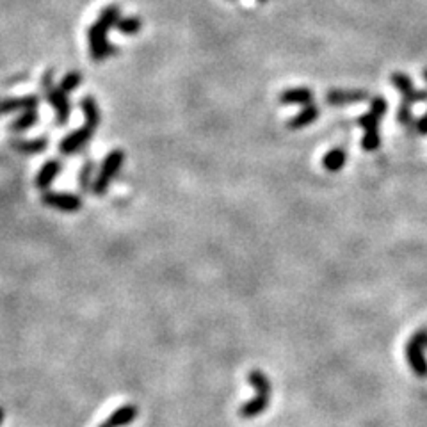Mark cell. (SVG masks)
Listing matches in <instances>:
<instances>
[{
	"label": "cell",
	"mask_w": 427,
	"mask_h": 427,
	"mask_svg": "<svg viewBox=\"0 0 427 427\" xmlns=\"http://www.w3.org/2000/svg\"><path fill=\"white\" fill-rule=\"evenodd\" d=\"M362 146L363 150L367 152H374L381 146V137H380V132H365L363 135V141H362Z\"/></svg>",
	"instance_id": "cell-21"
},
{
	"label": "cell",
	"mask_w": 427,
	"mask_h": 427,
	"mask_svg": "<svg viewBox=\"0 0 427 427\" xmlns=\"http://www.w3.org/2000/svg\"><path fill=\"white\" fill-rule=\"evenodd\" d=\"M80 75L79 73H75V71H71V73H68L65 77V79H62V82L59 84V87H62V89H65L66 93H70V91H75V89H77V87L80 86Z\"/></svg>",
	"instance_id": "cell-23"
},
{
	"label": "cell",
	"mask_w": 427,
	"mask_h": 427,
	"mask_svg": "<svg viewBox=\"0 0 427 427\" xmlns=\"http://www.w3.org/2000/svg\"><path fill=\"white\" fill-rule=\"evenodd\" d=\"M40 104V98L36 95L22 96V98H4L0 100V114H9L14 111H29L36 109Z\"/></svg>",
	"instance_id": "cell-8"
},
{
	"label": "cell",
	"mask_w": 427,
	"mask_h": 427,
	"mask_svg": "<svg viewBox=\"0 0 427 427\" xmlns=\"http://www.w3.org/2000/svg\"><path fill=\"white\" fill-rule=\"evenodd\" d=\"M91 174H93V162L87 161L82 166V170H80V174H79V183L82 191L91 187Z\"/></svg>",
	"instance_id": "cell-22"
},
{
	"label": "cell",
	"mask_w": 427,
	"mask_h": 427,
	"mask_svg": "<svg viewBox=\"0 0 427 427\" xmlns=\"http://www.w3.org/2000/svg\"><path fill=\"white\" fill-rule=\"evenodd\" d=\"M279 102L285 105H312L314 104V91L306 87H294L279 95Z\"/></svg>",
	"instance_id": "cell-9"
},
{
	"label": "cell",
	"mask_w": 427,
	"mask_h": 427,
	"mask_svg": "<svg viewBox=\"0 0 427 427\" xmlns=\"http://www.w3.org/2000/svg\"><path fill=\"white\" fill-rule=\"evenodd\" d=\"M397 122L401 123V125H406V127H410L411 123H413V114H411V104L402 100V104L399 105V109H397Z\"/></svg>",
	"instance_id": "cell-20"
},
{
	"label": "cell",
	"mask_w": 427,
	"mask_h": 427,
	"mask_svg": "<svg viewBox=\"0 0 427 427\" xmlns=\"http://www.w3.org/2000/svg\"><path fill=\"white\" fill-rule=\"evenodd\" d=\"M367 100H369V93L363 89H332L326 93V104L333 105V107L362 104Z\"/></svg>",
	"instance_id": "cell-7"
},
{
	"label": "cell",
	"mask_w": 427,
	"mask_h": 427,
	"mask_svg": "<svg viewBox=\"0 0 427 427\" xmlns=\"http://www.w3.org/2000/svg\"><path fill=\"white\" fill-rule=\"evenodd\" d=\"M269 399L270 397L257 393L251 401H248L246 404L240 406L239 415L242 417V419H255V417H258V415H262L267 410V406H269Z\"/></svg>",
	"instance_id": "cell-11"
},
{
	"label": "cell",
	"mask_w": 427,
	"mask_h": 427,
	"mask_svg": "<svg viewBox=\"0 0 427 427\" xmlns=\"http://www.w3.org/2000/svg\"><path fill=\"white\" fill-rule=\"evenodd\" d=\"M2 420H4V411H2V408H0V424H2Z\"/></svg>",
	"instance_id": "cell-26"
},
{
	"label": "cell",
	"mask_w": 427,
	"mask_h": 427,
	"mask_svg": "<svg viewBox=\"0 0 427 427\" xmlns=\"http://www.w3.org/2000/svg\"><path fill=\"white\" fill-rule=\"evenodd\" d=\"M319 114H321V111H319L317 105H306L305 109L301 111L297 116H294L290 122H288V128L290 130H297V128H303L306 127V125H310V123H314L319 119Z\"/></svg>",
	"instance_id": "cell-13"
},
{
	"label": "cell",
	"mask_w": 427,
	"mask_h": 427,
	"mask_svg": "<svg viewBox=\"0 0 427 427\" xmlns=\"http://www.w3.org/2000/svg\"><path fill=\"white\" fill-rule=\"evenodd\" d=\"M422 75H424V79L427 80V68H426V70H424V73H422Z\"/></svg>",
	"instance_id": "cell-28"
},
{
	"label": "cell",
	"mask_w": 427,
	"mask_h": 427,
	"mask_svg": "<svg viewBox=\"0 0 427 427\" xmlns=\"http://www.w3.org/2000/svg\"><path fill=\"white\" fill-rule=\"evenodd\" d=\"M62 170V164L59 161H48L45 162L43 168L40 170L38 176H36V187L38 189H48L52 185L54 180L59 176Z\"/></svg>",
	"instance_id": "cell-10"
},
{
	"label": "cell",
	"mask_w": 427,
	"mask_h": 427,
	"mask_svg": "<svg viewBox=\"0 0 427 427\" xmlns=\"http://www.w3.org/2000/svg\"><path fill=\"white\" fill-rule=\"evenodd\" d=\"M80 109L84 113V119L89 127L96 128L100 125L102 122V116H100V109H98V105H96L95 98L93 96H86L80 100Z\"/></svg>",
	"instance_id": "cell-14"
},
{
	"label": "cell",
	"mask_w": 427,
	"mask_h": 427,
	"mask_svg": "<svg viewBox=\"0 0 427 427\" xmlns=\"http://www.w3.org/2000/svg\"><path fill=\"white\" fill-rule=\"evenodd\" d=\"M358 123H360V127H363L365 132H380L378 130L380 128V118L374 113H371V111L363 114L362 118H358Z\"/></svg>",
	"instance_id": "cell-19"
},
{
	"label": "cell",
	"mask_w": 427,
	"mask_h": 427,
	"mask_svg": "<svg viewBox=\"0 0 427 427\" xmlns=\"http://www.w3.org/2000/svg\"><path fill=\"white\" fill-rule=\"evenodd\" d=\"M424 344L419 335L411 336V341L406 345V360L410 363L411 371L419 378H427V358L424 353Z\"/></svg>",
	"instance_id": "cell-3"
},
{
	"label": "cell",
	"mask_w": 427,
	"mask_h": 427,
	"mask_svg": "<svg viewBox=\"0 0 427 427\" xmlns=\"http://www.w3.org/2000/svg\"><path fill=\"white\" fill-rule=\"evenodd\" d=\"M249 384L255 388V392L260 393V395L270 397L273 393V386H270V381L267 380V376L262 371H251L248 376Z\"/></svg>",
	"instance_id": "cell-17"
},
{
	"label": "cell",
	"mask_w": 427,
	"mask_h": 427,
	"mask_svg": "<svg viewBox=\"0 0 427 427\" xmlns=\"http://www.w3.org/2000/svg\"><path fill=\"white\" fill-rule=\"evenodd\" d=\"M43 203L52 209L62 210V212H75L82 207V200L77 194H70V192H45Z\"/></svg>",
	"instance_id": "cell-5"
},
{
	"label": "cell",
	"mask_w": 427,
	"mask_h": 427,
	"mask_svg": "<svg viewBox=\"0 0 427 427\" xmlns=\"http://www.w3.org/2000/svg\"><path fill=\"white\" fill-rule=\"evenodd\" d=\"M392 80L393 87L397 91L402 93V100L408 102V104H422V102H427V91H419L415 89L413 82L406 73H401V71H395L390 77Z\"/></svg>",
	"instance_id": "cell-4"
},
{
	"label": "cell",
	"mask_w": 427,
	"mask_h": 427,
	"mask_svg": "<svg viewBox=\"0 0 427 427\" xmlns=\"http://www.w3.org/2000/svg\"><path fill=\"white\" fill-rule=\"evenodd\" d=\"M95 130L96 128L89 127L87 123H84L79 130L71 132L70 135H66L65 139L61 141V144H59V152H61L62 155H71V153L79 152L84 144L91 139V135L95 134Z\"/></svg>",
	"instance_id": "cell-6"
},
{
	"label": "cell",
	"mask_w": 427,
	"mask_h": 427,
	"mask_svg": "<svg viewBox=\"0 0 427 427\" xmlns=\"http://www.w3.org/2000/svg\"><path fill=\"white\" fill-rule=\"evenodd\" d=\"M45 93H47V102L56 111V122L59 125H65L68 122V118H70L71 113V104L68 100V93L62 87L54 86L52 80H50V75L45 79Z\"/></svg>",
	"instance_id": "cell-2"
},
{
	"label": "cell",
	"mask_w": 427,
	"mask_h": 427,
	"mask_svg": "<svg viewBox=\"0 0 427 427\" xmlns=\"http://www.w3.org/2000/svg\"><path fill=\"white\" fill-rule=\"evenodd\" d=\"M417 132L422 135H427V114H424L422 118L417 122Z\"/></svg>",
	"instance_id": "cell-25"
},
{
	"label": "cell",
	"mask_w": 427,
	"mask_h": 427,
	"mask_svg": "<svg viewBox=\"0 0 427 427\" xmlns=\"http://www.w3.org/2000/svg\"><path fill=\"white\" fill-rule=\"evenodd\" d=\"M38 122V111L36 109H29V111H22V114L11 123V130L13 132H25Z\"/></svg>",
	"instance_id": "cell-18"
},
{
	"label": "cell",
	"mask_w": 427,
	"mask_h": 427,
	"mask_svg": "<svg viewBox=\"0 0 427 427\" xmlns=\"http://www.w3.org/2000/svg\"><path fill=\"white\" fill-rule=\"evenodd\" d=\"M11 148L20 153H40L48 148V137H38L29 141H11Z\"/></svg>",
	"instance_id": "cell-15"
},
{
	"label": "cell",
	"mask_w": 427,
	"mask_h": 427,
	"mask_svg": "<svg viewBox=\"0 0 427 427\" xmlns=\"http://www.w3.org/2000/svg\"><path fill=\"white\" fill-rule=\"evenodd\" d=\"M135 417H137V408L132 404H125L118 408L114 413H111V417L105 422L109 424L111 427H123L134 422Z\"/></svg>",
	"instance_id": "cell-12"
},
{
	"label": "cell",
	"mask_w": 427,
	"mask_h": 427,
	"mask_svg": "<svg viewBox=\"0 0 427 427\" xmlns=\"http://www.w3.org/2000/svg\"><path fill=\"white\" fill-rule=\"evenodd\" d=\"M98 427H111V426L107 422H104V424H100V426H98Z\"/></svg>",
	"instance_id": "cell-27"
},
{
	"label": "cell",
	"mask_w": 427,
	"mask_h": 427,
	"mask_svg": "<svg viewBox=\"0 0 427 427\" xmlns=\"http://www.w3.org/2000/svg\"><path fill=\"white\" fill-rule=\"evenodd\" d=\"M260 2H266V0H260Z\"/></svg>",
	"instance_id": "cell-29"
},
{
	"label": "cell",
	"mask_w": 427,
	"mask_h": 427,
	"mask_svg": "<svg viewBox=\"0 0 427 427\" xmlns=\"http://www.w3.org/2000/svg\"><path fill=\"white\" fill-rule=\"evenodd\" d=\"M345 161H347V153H345V150L335 148V150H332V152H327L326 155H324L323 166L326 168L327 171L335 173V171L342 170V168L345 166Z\"/></svg>",
	"instance_id": "cell-16"
},
{
	"label": "cell",
	"mask_w": 427,
	"mask_h": 427,
	"mask_svg": "<svg viewBox=\"0 0 427 427\" xmlns=\"http://www.w3.org/2000/svg\"><path fill=\"white\" fill-rule=\"evenodd\" d=\"M123 161H125V153H123L122 150H113V152L104 159L100 171H98L95 183H93V192H95V194H105V192H107L113 178H116V174H118L119 170H122Z\"/></svg>",
	"instance_id": "cell-1"
},
{
	"label": "cell",
	"mask_w": 427,
	"mask_h": 427,
	"mask_svg": "<svg viewBox=\"0 0 427 427\" xmlns=\"http://www.w3.org/2000/svg\"><path fill=\"white\" fill-rule=\"evenodd\" d=\"M386 109H388V104L383 96H374V98L371 100V113H374L380 119L383 118L384 114H386Z\"/></svg>",
	"instance_id": "cell-24"
}]
</instances>
